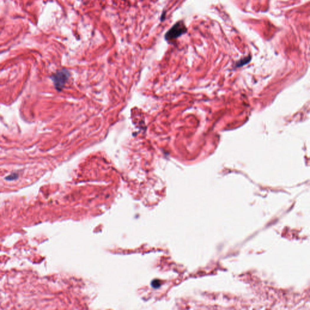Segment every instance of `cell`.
Masks as SVG:
<instances>
[{"label":"cell","instance_id":"cell-1","mask_svg":"<svg viewBox=\"0 0 310 310\" xmlns=\"http://www.w3.org/2000/svg\"><path fill=\"white\" fill-rule=\"evenodd\" d=\"M187 27L183 21H180L172 27L165 34V39L167 41H171L177 39L187 32Z\"/></svg>","mask_w":310,"mask_h":310},{"label":"cell","instance_id":"cell-2","mask_svg":"<svg viewBox=\"0 0 310 310\" xmlns=\"http://www.w3.org/2000/svg\"><path fill=\"white\" fill-rule=\"evenodd\" d=\"M68 77H69V73L66 70L57 72L52 76V78L57 90H61L64 87Z\"/></svg>","mask_w":310,"mask_h":310},{"label":"cell","instance_id":"cell-3","mask_svg":"<svg viewBox=\"0 0 310 310\" xmlns=\"http://www.w3.org/2000/svg\"><path fill=\"white\" fill-rule=\"evenodd\" d=\"M249 61H250V60L248 61V58H245V59H243V60H240V61L239 62V63H238V67H239V66H242V65H243L244 64H247V63L248 62H249Z\"/></svg>","mask_w":310,"mask_h":310},{"label":"cell","instance_id":"cell-4","mask_svg":"<svg viewBox=\"0 0 310 310\" xmlns=\"http://www.w3.org/2000/svg\"><path fill=\"white\" fill-rule=\"evenodd\" d=\"M152 285L153 287H155V288H158V287H159L160 286V283H159V281H155L152 282Z\"/></svg>","mask_w":310,"mask_h":310},{"label":"cell","instance_id":"cell-5","mask_svg":"<svg viewBox=\"0 0 310 310\" xmlns=\"http://www.w3.org/2000/svg\"><path fill=\"white\" fill-rule=\"evenodd\" d=\"M15 176H17V175L16 174H13L12 175H10L9 176H8V178H7V179H9V180H12V179H14L15 178Z\"/></svg>","mask_w":310,"mask_h":310}]
</instances>
